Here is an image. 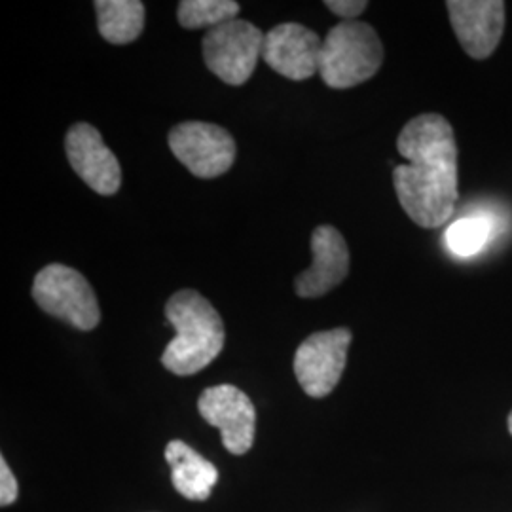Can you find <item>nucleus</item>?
Segmentation results:
<instances>
[{
    "instance_id": "1",
    "label": "nucleus",
    "mask_w": 512,
    "mask_h": 512,
    "mask_svg": "<svg viewBox=\"0 0 512 512\" xmlns=\"http://www.w3.org/2000/svg\"><path fill=\"white\" fill-rule=\"evenodd\" d=\"M406 164L393 169L404 213L421 228L448 222L458 203V145L452 124L437 112L412 118L397 139Z\"/></svg>"
},
{
    "instance_id": "5",
    "label": "nucleus",
    "mask_w": 512,
    "mask_h": 512,
    "mask_svg": "<svg viewBox=\"0 0 512 512\" xmlns=\"http://www.w3.org/2000/svg\"><path fill=\"white\" fill-rule=\"evenodd\" d=\"M264 33L245 19H232L205 33L203 61L228 86H243L262 57Z\"/></svg>"
},
{
    "instance_id": "10",
    "label": "nucleus",
    "mask_w": 512,
    "mask_h": 512,
    "mask_svg": "<svg viewBox=\"0 0 512 512\" xmlns=\"http://www.w3.org/2000/svg\"><path fill=\"white\" fill-rule=\"evenodd\" d=\"M446 8L465 54L473 59L494 54L505 31L507 6L503 0H450Z\"/></svg>"
},
{
    "instance_id": "15",
    "label": "nucleus",
    "mask_w": 512,
    "mask_h": 512,
    "mask_svg": "<svg viewBox=\"0 0 512 512\" xmlns=\"http://www.w3.org/2000/svg\"><path fill=\"white\" fill-rule=\"evenodd\" d=\"M239 4L234 0H183L177 18L184 29H215L226 21L238 19Z\"/></svg>"
},
{
    "instance_id": "3",
    "label": "nucleus",
    "mask_w": 512,
    "mask_h": 512,
    "mask_svg": "<svg viewBox=\"0 0 512 512\" xmlns=\"http://www.w3.org/2000/svg\"><path fill=\"white\" fill-rule=\"evenodd\" d=\"M382 63V40L365 21H342L323 38L319 74L332 90L363 84L380 71Z\"/></svg>"
},
{
    "instance_id": "4",
    "label": "nucleus",
    "mask_w": 512,
    "mask_h": 512,
    "mask_svg": "<svg viewBox=\"0 0 512 512\" xmlns=\"http://www.w3.org/2000/svg\"><path fill=\"white\" fill-rule=\"evenodd\" d=\"M38 308L78 330H93L101 321L97 296L88 279L65 264H48L33 283Z\"/></svg>"
},
{
    "instance_id": "11",
    "label": "nucleus",
    "mask_w": 512,
    "mask_h": 512,
    "mask_svg": "<svg viewBox=\"0 0 512 512\" xmlns=\"http://www.w3.org/2000/svg\"><path fill=\"white\" fill-rule=\"evenodd\" d=\"M323 38L300 23H281L264 37L262 59L289 80H308L319 73Z\"/></svg>"
},
{
    "instance_id": "8",
    "label": "nucleus",
    "mask_w": 512,
    "mask_h": 512,
    "mask_svg": "<svg viewBox=\"0 0 512 512\" xmlns=\"http://www.w3.org/2000/svg\"><path fill=\"white\" fill-rule=\"evenodd\" d=\"M203 420L217 427L230 454L243 456L255 442L256 410L236 385L207 387L198 401Z\"/></svg>"
},
{
    "instance_id": "19",
    "label": "nucleus",
    "mask_w": 512,
    "mask_h": 512,
    "mask_svg": "<svg viewBox=\"0 0 512 512\" xmlns=\"http://www.w3.org/2000/svg\"><path fill=\"white\" fill-rule=\"evenodd\" d=\"M509 431H511V435H512V412H511V416H509Z\"/></svg>"
},
{
    "instance_id": "14",
    "label": "nucleus",
    "mask_w": 512,
    "mask_h": 512,
    "mask_svg": "<svg viewBox=\"0 0 512 512\" xmlns=\"http://www.w3.org/2000/svg\"><path fill=\"white\" fill-rule=\"evenodd\" d=\"M97 14L99 35L110 44H129L141 37L145 29V4L139 0H97L93 4Z\"/></svg>"
},
{
    "instance_id": "9",
    "label": "nucleus",
    "mask_w": 512,
    "mask_h": 512,
    "mask_svg": "<svg viewBox=\"0 0 512 512\" xmlns=\"http://www.w3.org/2000/svg\"><path fill=\"white\" fill-rule=\"evenodd\" d=\"M65 152L76 175L101 196H114L122 184V167L99 129L74 124L65 137Z\"/></svg>"
},
{
    "instance_id": "12",
    "label": "nucleus",
    "mask_w": 512,
    "mask_h": 512,
    "mask_svg": "<svg viewBox=\"0 0 512 512\" xmlns=\"http://www.w3.org/2000/svg\"><path fill=\"white\" fill-rule=\"evenodd\" d=\"M310 268L294 279L300 298H319L336 289L349 274V249L344 236L329 224L317 226L311 234Z\"/></svg>"
},
{
    "instance_id": "16",
    "label": "nucleus",
    "mask_w": 512,
    "mask_h": 512,
    "mask_svg": "<svg viewBox=\"0 0 512 512\" xmlns=\"http://www.w3.org/2000/svg\"><path fill=\"white\" fill-rule=\"evenodd\" d=\"M492 224L480 217L459 219L448 228L446 243L450 251L458 256H471L478 253L490 238Z\"/></svg>"
},
{
    "instance_id": "2",
    "label": "nucleus",
    "mask_w": 512,
    "mask_h": 512,
    "mask_svg": "<svg viewBox=\"0 0 512 512\" xmlns=\"http://www.w3.org/2000/svg\"><path fill=\"white\" fill-rule=\"evenodd\" d=\"M165 317L175 329L162 365L177 376L198 374L211 365L224 348V325L213 304L192 289L173 294L165 304Z\"/></svg>"
},
{
    "instance_id": "17",
    "label": "nucleus",
    "mask_w": 512,
    "mask_h": 512,
    "mask_svg": "<svg viewBox=\"0 0 512 512\" xmlns=\"http://www.w3.org/2000/svg\"><path fill=\"white\" fill-rule=\"evenodd\" d=\"M325 6L332 14L344 21H357V18L368 8L366 0H327Z\"/></svg>"
},
{
    "instance_id": "7",
    "label": "nucleus",
    "mask_w": 512,
    "mask_h": 512,
    "mask_svg": "<svg viewBox=\"0 0 512 512\" xmlns=\"http://www.w3.org/2000/svg\"><path fill=\"white\" fill-rule=\"evenodd\" d=\"M169 148L175 158L196 177L215 179L236 160V141L220 126L207 122H183L169 131Z\"/></svg>"
},
{
    "instance_id": "6",
    "label": "nucleus",
    "mask_w": 512,
    "mask_h": 512,
    "mask_svg": "<svg viewBox=\"0 0 512 512\" xmlns=\"http://www.w3.org/2000/svg\"><path fill=\"white\" fill-rule=\"evenodd\" d=\"M351 330L315 332L294 353V374L298 384L313 399H323L334 391L348 363Z\"/></svg>"
},
{
    "instance_id": "18",
    "label": "nucleus",
    "mask_w": 512,
    "mask_h": 512,
    "mask_svg": "<svg viewBox=\"0 0 512 512\" xmlns=\"http://www.w3.org/2000/svg\"><path fill=\"white\" fill-rule=\"evenodd\" d=\"M18 499V480L10 471L6 459H0V505L8 507Z\"/></svg>"
},
{
    "instance_id": "13",
    "label": "nucleus",
    "mask_w": 512,
    "mask_h": 512,
    "mask_svg": "<svg viewBox=\"0 0 512 512\" xmlns=\"http://www.w3.org/2000/svg\"><path fill=\"white\" fill-rule=\"evenodd\" d=\"M165 461L171 467V482L179 494L192 501L209 499L219 482L217 467L192 450L183 440H171L165 446Z\"/></svg>"
}]
</instances>
